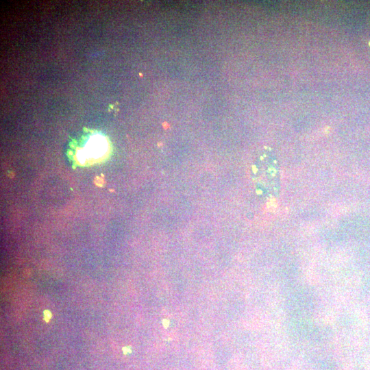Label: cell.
<instances>
[{
    "label": "cell",
    "instance_id": "obj_3",
    "mask_svg": "<svg viewBox=\"0 0 370 370\" xmlns=\"http://www.w3.org/2000/svg\"><path fill=\"white\" fill-rule=\"evenodd\" d=\"M51 317V312L48 310H44V312H43V319H44V320L46 322H49Z\"/></svg>",
    "mask_w": 370,
    "mask_h": 370
},
{
    "label": "cell",
    "instance_id": "obj_1",
    "mask_svg": "<svg viewBox=\"0 0 370 370\" xmlns=\"http://www.w3.org/2000/svg\"><path fill=\"white\" fill-rule=\"evenodd\" d=\"M256 165V182L262 186L263 192L270 197L275 196L280 190V169L273 155L261 156Z\"/></svg>",
    "mask_w": 370,
    "mask_h": 370
},
{
    "label": "cell",
    "instance_id": "obj_2",
    "mask_svg": "<svg viewBox=\"0 0 370 370\" xmlns=\"http://www.w3.org/2000/svg\"><path fill=\"white\" fill-rule=\"evenodd\" d=\"M106 149V140L99 136H95L88 142L87 149H84L83 151L86 155V158H88L90 156L96 157L101 156L105 152Z\"/></svg>",
    "mask_w": 370,
    "mask_h": 370
}]
</instances>
